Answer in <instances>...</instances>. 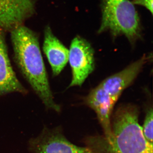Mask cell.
<instances>
[{
  "label": "cell",
  "instance_id": "6da1fadb",
  "mask_svg": "<svg viewBox=\"0 0 153 153\" xmlns=\"http://www.w3.org/2000/svg\"><path fill=\"white\" fill-rule=\"evenodd\" d=\"M10 33L14 60L22 75L47 109L60 112L50 88L38 35L23 25Z\"/></svg>",
  "mask_w": 153,
  "mask_h": 153
},
{
  "label": "cell",
  "instance_id": "7a4b0ae2",
  "mask_svg": "<svg viewBox=\"0 0 153 153\" xmlns=\"http://www.w3.org/2000/svg\"><path fill=\"white\" fill-rule=\"evenodd\" d=\"M139 114L135 105L120 107L113 117L111 137H92L88 140V147L92 152L106 149L116 153H153V144L146 139L139 124Z\"/></svg>",
  "mask_w": 153,
  "mask_h": 153
},
{
  "label": "cell",
  "instance_id": "3957f363",
  "mask_svg": "<svg viewBox=\"0 0 153 153\" xmlns=\"http://www.w3.org/2000/svg\"><path fill=\"white\" fill-rule=\"evenodd\" d=\"M98 34L109 31L113 38L123 35L134 45L142 37L140 20L130 0H102Z\"/></svg>",
  "mask_w": 153,
  "mask_h": 153
},
{
  "label": "cell",
  "instance_id": "277c9868",
  "mask_svg": "<svg viewBox=\"0 0 153 153\" xmlns=\"http://www.w3.org/2000/svg\"><path fill=\"white\" fill-rule=\"evenodd\" d=\"M68 62L72 73L68 88L81 86L95 68L94 50L90 43L80 36L75 37L68 49Z\"/></svg>",
  "mask_w": 153,
  "mask_h": 153
},
{
  "label": "cell",
  "instance_id": "5b68a950",
  "mask_svg": "<svg viewBox=\"0 0 153 153\" xmlns=\"http://www.w3.org/2000/svg\"><path fill=\"white\" fill-rule=\"evenodd\" d=\"M32 153H93L89 148L81 147L69 142L60 127L50 128L44 126L41 133L28 143Z\"/></svg>",
  "mask_w": 153,
  "mask_h": 153
},
{
  "label": "cell",
  "instance_id": "8992f818",
  "mask_svg": "<svg viewBox=\"0 0 153 153\" xmlns=\"http://www.w3.org/2000/svg\"><path fill=\"white\" fill-rule=\"evenodd\" d=\"M35 12V0H0V27L10 32Z\"/></svg>",
  "mask_w": 153,
  "mask_h": 153
},
{
  "label": "cell",
  "instance_id": "52a82bcc",
  "mask_svg": "<svg viewBox=\"0 0 153 153\" xmlns=\"http://www.w3.org/2000/svg\"><path fill=\"white\" fill-rule=\"evenodd\" d=\"M152 57L144 55L121 71L109 76L99 84L111 97L117 101L122 93L131 85Z\"/></svg>",
  "mask_w": 153,
  "mask_h": 153
},
{
  "label": "cell",
  "instance_id": "ba28073f",
  "mask_svg": "<svg viewBox=\"0 0 153 153\" xmlns=\"http://www.w3.org/2000/svg\"><path fill=\"white\" fill-rule=\"evenodd\" d=\"M117 102L99 85L92 89L84 99L85 104L96 114L104 132V137L107 139L111 137V116Z\"/></svg>",
  "mask_w": 153,
  "mask_h": 153
},
{
  "label": "cell",
  "instance_id": "9c48e42d",
  "mask_svg": "<svg viewBox=\"0 0 153 153\" xmlns=\"http://www.w3.org/2000/svg\"><path fill=\"white\" fill-rule=\"evenodd\" d=\"M5 31L0 27V95L18 92H27L17 78L8 53Z\"/></svg>",
  "mask_w": 153,
  "mask_h": 153
},
{
  "label": "cell",
  "instance_id": "30bf717a",
  "mask_svg": "<svg viewBox=\"0 0 153 153\" xmlns=\"http://www.w3.org/2000/svg\"><path fill=\"white\" fill-rule=\"evenodd\" d=\"M43 49L51 66L53 76H57L68 63V49L54 35L49 26L44 29Z\"/></svg>",
  "mask_w": 153,
  "mask_h": 153
},
{
  "label": "cell",
  "instance_id": "8fae6325",
  "mask_svg": "<svg viewBox=\"0 0 153 153\" xmlns=\"http://www.w3.org/2000/svg\"><path fill=\"white\" fill-rule=\"evenodd\" d=\"M153 111L152 108L147 111L143 125L142 131L145 138L148 142L153 144Z\"/></svg>",
  "mask_w": 153,
  "mask_h": 153
},
{
  "label": "cell",
  "instance_id": "7c38bea8",
  "mask_svg": "<svg viewBox=\"0 0 153 153\" xmlns=\"http://www.w3.org/2000/svg\"><path fill=\"white\" fill-rule=\"evenodd\" d=\"M134 4L139 5L145 7L153 14V0H133L131 1Z\"/></svg>",
  "mask_w": 153,
  "mask_h": 153
},
{
  "label": "cell",
  "instance_id": "4fadbf2b",
  "mask_svg": "<svg viewBox=\"0 0 153 153\" xmlns=\"http://www.w3.org/2000/svg\"><path fill=\"white\" fill-rule=\"evenodd\" d=\"M94 153H116L112 151L108 150L106 149H98L94 151Z\"/></svg>",
  "mask_w": 153,
  "mask_h": 153
}]
</instances>
